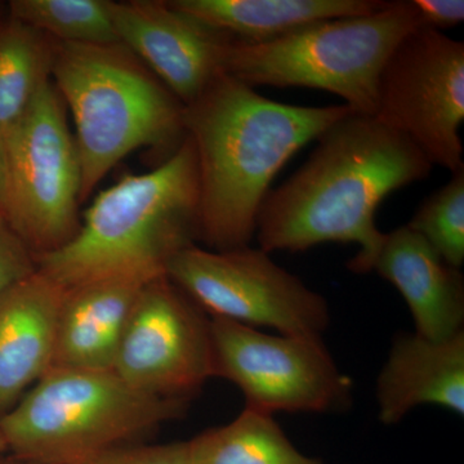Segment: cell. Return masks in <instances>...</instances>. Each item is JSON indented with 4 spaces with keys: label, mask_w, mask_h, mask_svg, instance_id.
<instances>
[{
    "label": "cell",
    "mask_w": 464,
    "mask_h": 464,
    "mask_svg": "<svg viewBox=\"0 0 464 464\" xmlns=\"http://www.w3.org/2000/svg\"><path fill=\"white\" fill-rule=\"evenodd\" d=\"M7 445H5V439H3L2 432H0V458L7 454Z\"/></svg>",
    "instance_id": "obj_27"
},
{
    "label": "cell",
    "mask_w": 464,
    "mask_h": 464,
    "mask_svg": "<svg viewBox=\"0 0 464 464\" xmlns=\"http://www.w3.org/2000/svg\"><path fill=\"white\" fill-rule=\"evenodd\" d=\"M7 142H5V130L0 127V216L5 209V194H7Z\"/></svg>",
    "instance_id": "obj_25"
},
{
    "label": "cell",
    "mask_w": 464,
    "mask_h": 464,
    "mask_svg": "<svg viewBox=\"0 0 464 464\" xmlns=\"http://www.w3.org/2000/svg\"><path fill=\"white\" fill-rule=\"evenodd\" d=\"M378 415L391 426L420 405H439L464 414V332L445 341L417 333L393 338L375 384Z\"/></svg>",
    "instance_id": "obj_15"
},
{
    "label": "cell",
    "mask_w": 464,
    "mask_h": 464,
    "mask_svg": "<svg viewBox=\"0 0 464 464\" xmlns=\"http://www.w3.org/2000/svg\"><path fill=\"white\" fill-rule=\"evenodd\" d=\"M145 284L109 277L63 289L51 369L112 371L125 325Z\"/></svg>",
    "instance_id": "obj_16"
},
{
    "label": "cell",
    "mask_w": 464,
    "mask_h": 464,
    "mask_svg": "<svg viewBox=\"0 0 464 464\" xmlns=\"http://www.w3.org/2000/svg\"><path fill=\"white\" fill-rule=\"evenodd\" d=\"M51 76L76 125L82 168L81 203L128 154L168 150L185 141V105L121 43L53 41Z\"/></svg>",
    "instance_id": "obj_4"
},
{
    "label": "cell",
    "mask_w": 464,
    "mask_h": 464,
    "mask_svg": "<svg viewBox=\"0 0 464 464\" xmlns=\"http://www.w3.org/2000/svg\"><path fill=\"white\" fill-rule=\"evenodd\" d=\"M112 371L155 398L190 402L215 378L210 316L167 275L150 280L125 325Z\"/></svg>",
    "instance_id": "obj_11"
},
{
    "label": "cell",
    "mask_w": 464,
    "mask_h": 464,
    "mask_svg": "<svg viewBox=\"0 0 464 464\" xmlns=\"http://www.w3.org/2000/svg\"><path fill=\"white\" fill-rule=\"evenodd\" d=\"M9 17L52 41L72 44L119 43L109 0H12Z\"/></svg>",
    "instance_id": "obj_20"
},
{
    "label": "cell",
    "mask_w": 464,
    "mask_h": 464,
    "mask_svg": "<svg viewBox=\"0 0 464 464\" xmlns=\"http://www.w3.org/2000/svg\"><path fill=\"white\" fill-rule=\"evenodd\" d=\"M374 116L432 166L463 168L464 43L429 27L409 33L382 69Z\"/></svg>",
    "instance_id": "obj_10"
},
{
    "label": "cell",
    "mask_w": 464,
    "mask_h": 464,
    "mask_svg": "<svg viewBox=\"0 0 464 464\" xmlns=\"http://www.w3.org/2000/svg\"><path fill=\"white\" fill-rule=\"evenodd\" d=\"M170 5L231 42L262 44L320 21L362 16L384 0H172Z\"/></svg>",
    "instance_id": "obj_17"
},
{
    "label": "cell",
    "mask_w": 464,
    "mask_h": 464,
    "mask_svg": "<svg viewBox=\"0 0 464 464\" xmlns=\"http://www.w3.org/2000/svg\"><path fill=\"white\" fill-rule=\"evenodd\" d=\"M432 168L404 134L353 111L317 137L306 163L266 195L256 230L259 248L304 252L325 243L357 244L347 268L371 274L386 237L375 222L382 201L423 181Z\"/></svg>",
    "instance_id": "obj_1"
},
{
    "label": "cell",
    "mask_w": 464,
    "mask_h": 464,
    "mask_svg": "<svg viewBox=\"0 0 464 464\" xmlns=\"http://www.w3.org/2000/svg\"><path fill=\"white\" fill-rule=\"evenodd\" d=\"M420 27L411 0L362 16L320 21L262 44L228 42L221 72L250 85L331 92L359 114L374 115L387 58Z\"/></svg>",
    "instance_id": "obj_6"
},
{
    "label": "cell",
    "mask_w": 464,
    "mask_h": 464,
    "mask_svg": "<svg viewBox=\"0 0 464 464\" xmlns=\"http://www.w3.org/2000/svg\"><path fill=\"white\" fill-rule=\"evenodd\" d=\"M53 41L9 17L0 24V127L8 130L51 81Z\"/></svg>",
    "instance_id": "obj_19"
},
{
    "label": "cell",
    "mask_w": 464,
    "mask_h": 464,
    "mask_svg": "<svg viewBox=\"0 0 464 464\" xmlns=\"http://www.w3.org/2000/svg\"><path fill=\"white\" fill-rule=\"evenodd\" d=\"M450 265L464 264V167L432 192L406 224Z\"/></svg>",
    "instance_id": "obj_21"
},
{
    "label": "cell",
    "mask_w": 464,
    "mask_h": 464,
    "mask_svg": "<svg viewBox=\"0 0 464 464\" xmlns=\"http://www.w3.org/2000/svg\"><path fill=\"white\" fill-rule=\"evenodd\" d=\"M188 444L190 464H325L298 450L274 415L248 408Z\"/></svg>",
    "instance_id": "obj_18"
},
{
    "label": "cell",
    "mask_w": 464,
    "mask_h": 464,
    "mask_svg": "<svg viewBox=\"0 0 464 464\" xmlns=\"http://www.w3.org/2000/svg\"><path fill=\"white\" fill-rule=\"evenodd\" d=\"M215 378L241 391L246 408L261 413H343L353 406V381L314 335L267 334L210 316Z\"/></svg>",
    "instance_id": "obj_8"
},
{
    "label": "cell",
    "mask_w": 464,
    "mask_h": 464,
    "mask_svg": "<svg viewBox=\"0 0 464 464\" xmlns=\"http://www.w3.org/2000/svg\"><path fill=\"white\" fill-rule=\"evenodd\" d=\"M373 271L399 290L420 337L445 341L464 332L462 273L408 226L386 234Z\"/></svg>",
    "instance_id": "obj_14"
},
{
    "label": "cell",
    "mask_w": 464,
    "mask_h": 464,
    "mask_svg": "<svg viewBox=\"0 0 464 464\" xmlns=\"http://www.w3.org/2000/svg\"><path fill=\"white\" fill-rule=\"evenodd\" d=\"M420 27L442 32L464 20L463 0H411Z\"/></svg>",
    "instance_id": "obj_24"
},
{
    "label": "cell",
    "mask_w": 464,
    "mask_h": 464,
    "mask_svg": "<svg viewBox=\"0 0 464 464\" xmlns=\"http://www.w3.org/2000/svg\"><path fill=\"white\" fill-rule=\"evenodd\" d=\"M36 271L35 256L0 216V295Z\"/></svg>",
    "instance_id": "obj_23"
},
{
    "label": "cell",
    "mask_w": 464,
    "mask_h": 464,
    "mask_svg": "<svg viewBox=\"0 0 464 464\" xmlns=\"http://www.w3.org/2000/svg\"><path fill=\"white\" fill-rule=\"evenodd\" d=\"M188 404L134 389L114 371L51 369L0 418V432L11 456L87 464L181 420Z\"/></svg>",
    "instance_id": "obj_5"
},
{
    "label": "cell",
    "mask_w": 464,
    "mask_h": 464,
    "mask_svg": "<svg viewBox=\"0 0 464 464\" xmlns=\"http://www.w3.org/2000/svg\"><path fill=\"white\" fill-rule=\"evenodd\" d=\"M87 464H190L188 441L130 444L111 449Z\"/></svg>",
    "instance_id": "obj_22"
},
{
    "label": "cell",
    "mask_w": 464,
    "mask_h": 464,
    "mask_svg": "<svg viewBox=\"0 0 464 464\" xmlns=\"http://www.w3.org/2000/svg\"><path fill=\"white\" fill-rule=\"evenodd\" d=\"M0 464H47L41 462H34V460L23 459V458H18L14 456H11V454H5L0 458Z\"/></svg>",
    "instance_id": "obj_26"
},
{
    "label": "cell",
    "mask_w": 464,
    "mask_h": 464,
    "mask_svg": "<svg viewBox=\"0 0 464 464\" xmlns=\"http://www.w3.org/2000/svg\"><path fill=\"white\" fill-rule=\"evenodd\" d=\"M199 174L194 143L185 141L151 172L128 174L101 192L74 239L36 258L61 288L109 277L148 283L198 241Z\"/></svg>",
    "instance_id": "obj_3"
},
{
    "label": "cell",
    "mask_w": 464,
    "mask_h": 464,
    "mask_svg": "<svg viewBox=\"0 0 464 464\" xmlns=\"http://www.w3.org/2000/svg\"><path fill=\"white\" fill-rule=\"evenodd\" d=\"M63 295L39 270L0 295V418L51 371Z\"/></svg>",
    "instance_id": "obj_13"
},
{
    "label": "cell",
    "mask_w": 464,
    "mask_h": 464,
    "mask_svg": "<svg viewBox=\"0 0 464 464\" xmlns=\"http://www.w3.org/2000/svg\"><path fill=\"white\" fill-rule=\"evenodd\" d=\"M166 274L209 316L284 335L323 337L331 325L325 297L261 248L217 252L194 244L170 259Z\"/></svg>",
    "instance_id": "obj_9"
},
{
    "label": "cell",
    "mask_w": 464,
    "mask_h": 464,
    "mask_svg": "<svg viewBox=\"0 0 464 464\" xmlns=\"http://www.w3.org/2000/svg\"><path fill=\"white\" fill-rule=\"evenodd\" d=\"M3 219L36 258L63 248L81 228L82 168L65 103L51 81L5 130Z\"/></svg>",
    "instance_id": "obj_7"
},
{
    "label": "cell",
    "mask_w": 464,
    "mask_h": 464,
    "mask_svg": "<svg viewBox=\"0 0 464 464\" xmlns=\"http://www.w3.org/2000/svg\"><path fill=\"white\" fill-rule=\"evenodd\" d=\"M353 111L344 103L276 102L230 75H217L183 110L199 174L198 240L217 252L250 246L276 174Z\"/></svg>",
    "instance_id": "obj_2"
},
{
    "label": "cell",
    "mask_w": 464,
    "mask_h": 464,
    "mask_svg": "<svg viewBox=\"0 0 464 464\" xmlns=\"http://www.w3.org/2000/svg\"><path fill=\"white\" fill-rule=\"evenodd\" d=\"M119 43L141 60L183 105L194 102L221 74V52L231 42L169 2H110Z\"/></svg>",
    "instance_id": "obj_12"
}]
</instances>
